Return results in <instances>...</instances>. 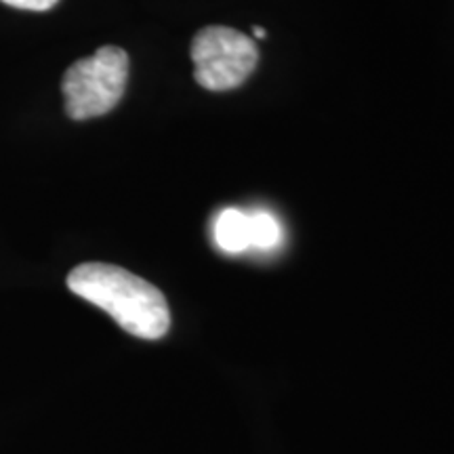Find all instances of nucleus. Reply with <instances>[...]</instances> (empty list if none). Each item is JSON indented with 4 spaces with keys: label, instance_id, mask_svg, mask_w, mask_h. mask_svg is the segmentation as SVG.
<instances>
[{
    "label": "nucleus",
    "instance_id": "obj_1",
    "mask_svg": "<svg viewBox=\"0 0 454 454\" xmlns=\"http://www.w3.org/2000/svg\"><path fill=\"white\" fill-rule=\"evenodd\" d=\"M67 288L110 314L129 334L154 340L167 334L170 311L154 284L110 263H82L67 276Z\"/></svg>",
    "mask_w": 454,
    "mask_h": 454
},
{
    "label": "nucleus",
    "instance_id": "obj_2",
    "mask_svg": "<svg viewBox=\"0 0 454 454\" xmlns=\"http://www.w3.org/2000/svg\"><path fill=\"white\" fill-rule=\"evenodd\" d=\"M129 78V55L121 47H101L78 59L64 74L66 112L74 121L104 116L122 99Z\"/></svg>",
    "mask_w": 454,
    "mask_h": 454
},
{
    "label": "nucleus",
    "instance_id": "obj_3",
    "mask_svg": "<svg viewBox=\"0 0 454 454\" xmlns=\"http://www.w3.org/2000/svg\"><path fill=\"white\" fill-rule=\"evenodd\" d=\"M196 82L207 90H231L254 72L259 51L253 38L227 26L202 27L192 43Z\"/></svg>",
    "mask_w": 454,
    "mask_h": 454
},
{
    "label": "nucleus",
    "instance_id": "obj_4",
    "mask_svg": "<svg viewBox=\"0 0 454 454\" xmlns=\"http://www.w3.org/2000/svg\"><path fill=\"white\" fill-rule=\"evenodd\" d=\"M213 236L221 251L230 254L244 253L248 248L271 251L282 242V225L271 213L225 208L215 219Z\"/></svg>",
    "mask_w": 454,
    "mask_h": 454
},
{
    "label": "nucleus",
    "instance_id": "obj_5",
    "mask_svg": "<svg viewBox=\"0 0 454 454\" xmlns=\"http://www.w3.org/2000/svg\"><path fill=\"white\" fill-rule=\"evenodd\" d=\"M0 3L24 11H49L53 9L59 0H0Z\"/></svg>",
    "mask_w": 454,
    "mask_h": 454
},
{
    "label": "nucleus",
    "instance_id": "obj_6",
    "mask_svg": "<svg viewBox=\"0 0 454 454\" xmlns=\"http://www.w3.org/2000/svg\"><path fill=\"white\" fill-rule=\"evenodd\" d=\"M253 34H254V36H257V38H265V36H268V34H265L263 27H259V26H254V27H253Z\"/></svg>",
    "mask_w": 454,
    "mask_h": 454
}]
</instances>
